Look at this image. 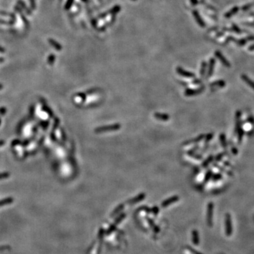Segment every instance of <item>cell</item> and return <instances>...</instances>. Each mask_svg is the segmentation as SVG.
Returning a JSON list of instances; mask_svg holds the SVG:
<instances>
[{
    "instance_id": "cell-1",
    "label": "cell",
    "mask_w": 254,
    "mask_h": 254,
    "mask_svg": "<svg viewBox=\"0 0 254 254\" xmlns=\"http://www.w3.org/2000/svg\"><path fill=\"white\" fill-rule=\"evenodd\" d=\"M121 128V124H115L112 125L108 126H103V127H98L95 129V132L97 133H105V132H110V131H115L120 129Z\"/></svg>"
},
{
    "instance_id": "cell-2",
    "label": "cell",
    "mask_w": 254,
    "mask_h": 254,
    "mask_svg": "<svg viewBox=\"0 0 254 254\" xmlns=\"http://www.w3.org/2000/svg\"><path fill=\"white\" fill-rule=\"evenodd\" d=\"M205 88V87L203 86H201V87L198 88H196V89H190V88L186 89V90H185V92H184V95H185L186 96H188V97L199 95V94L202 93L204 91Z\"/></svg>"
},
{
    "instance_id": "cell-3",
    "label": "cell",
    "mask_w": 254,
    "mask_h": 254,
    "mask_svg": "<svg viewBox=\"0 0 254 254\" xmlns=\"http://www.w3.org/2000/svg\"><path fill=\"white\" fill-rule=\"evenodd\" d=\"M215 57H216L218 58V59H219L220 61H221V63L224 66V67H228V68L231 67V64H230V63H229V61L227 59H226L225 57H224V55L222 54L221 52H220L219 50L215 51Z\"/></svg>"
},
{
    "instance_id": "cell-4",
    "label": "cell",
    "mask_w": 254,
    "mask_h": 254,
    "mask_svg": "<svg viewBox=\"0 0 254 254\" xmlns=\"http://www.w3.org/2000/svg\"><path fill=\"white\" fill-rule=\"evenodd\" d=\"M177 72L179 75L180 76H183V77H185V78H195V75L193 73L190 71H188L184 70V69H182L181 67H178L177 68Z\"/></svg>"
},
{
    "instance_id": "cell-5",
    "label": "cell",
    "mask_w": 254,
    "mask_h": 254,
    "mask_svg": "<svg viewBox=\"0 0 254 254\" xmlns=\"http://www.w3.org/2000/svg\"><path fill=\"white\" fill-rule=\"evenodd\" d=\"M212 212H213V204L212 202H210L208 205L207 209V222L208 224L210 227H212Z\"/></svg>"
},
{
    "instance_id": "cell-6",
    "label": "cell",
    "mask_w": 254,
    "mask_h": 254,
    "mask_svg": "<svg viewBox=\"0 0 254 254\" xmlns=\"http://www.w3.org/2000/svg\"><path fill=\"white\" fill-rule=\"evenodd\" d=\"M225 224H226V234L227 236H230L232 233V220H231L230 215L229 213L225 215Z\"/></svg>"
},
{
    "instance_id": "cell-7",
    "label": "cell",
    "mask_w": 254,
    "mask_h": 254,
    "mask_svg": "<svg viewBox=\"0 0 254 254\" xmlns=\"http://www.w3.org/2000/svg\"><path fill=\"white\" fill-rule=\"evenodd\" d=\"M179 196H177V195H174V196L170 197V198H167V199H166L165 201H163V202L162 203L161 206L162 208H166V207H167V206L172 205V203L177 202V201H179Z\"/></svg>"
},
{
    "instance_id": "cell-8",
    "label": "cell",
    "mask_w": 254,
    "mask_h": 254,
    "mask_svg": "<svg viewBox=\"0 0 254 254\" xmlns=\"http://www.w3.org/2000/svg\"><path fill=\"white\" fill-rule=\"evenodd\" d=\"M145 198H146V194H145L144 193H140V194H138V195H136V196L134 197L133 198H132V199L129 200V201H128V203H129V204L131 205L135 204V203L144 201Z\"/></svg>"
},
{
    "instance_id": "cell-9",
    "label": "cell",
    "mask_w": 254,
    "mask_h": 254,
    "mask_svg": "<svg viewBox=\"0 0 254 254\" xmlns=\"http://www.w3.org/2000/svg\"><path fill=\"white\" fill-rule=\"evenodd\" d=\"M192 13H193V16H194V18H195V21H196L197 24L201 26V27H202V28L205 27V24L204 21H203V20L202 19V18H201V16H200L199 13H198L196 10H193V12H192Z\"/></svg>"
},
{
    "instance_id": "cell-10",
    "label": "cell",
    "mask_w": 254,
    "mask_h": 254,
    "mask_svg": "<svg viewBox=\"0 0 254 254\" xmlns=\"http://www.w3.org/2000/svg\"><path fill=\"white\" fill-rule=\"evenodd\" d=\"M215 66V59L214 58H211L209 61V65H208V73H207V78H209L212 75L214 71V68Z\"/></svg>"
},
{
    "instance_id": "cell-11",
    "label": "cell",
    "mask_w": 254,
    "mask_h": 254,
    "mask_svg": "<svg viewBox=\"0 0 254 254\" xmlns=\"http://www.w3.org/2000/svg\"><path fill=\"white\" fill-rule=\"evenodd\" d=\"M154 117H155V118L156 119L162 121H167L169 119V116L168 115H167V114L160 113V112H155V113L154 114Z\"/></svg>"
},
{
    "instance_id": "cell-12",
    "label": "cell",
    "mask_w": 254,
    "mask_h": 254,
    "mask_svg": "<svg viewBox=\"0 0 254 254\" xmlns=\"http://www.w3.org/2000/svg\"><path fill=\"white\" fill-rule=\"evenodd\" d=\"M205 134H201V135H198V136H197L196 138H193V139H191V140H189V141H186V142H184V145H189V144H197V143L200 142V141H202V140H203V138H205Z\"/></svg>"
},
{
    "instance_id": "cell-13",
    "label": "cell",
    "mask_w": 254,
    "mask_h": 254,
    "mask_svg": "<svg viewBox=\"0 0 254 254\" xmlns=\"http://www.w3.org/2000/svg\"><path fill=\"white\" fill-rule=\"evenodd\" d=\"M210 86L212 89H213L214 88H223L225 86V81H224L223 80H219V81H214V82L210 84Z\"/></svg>"
},
{
    "instance_id": "cell-14",
    "label": "cell",
    "mask_w": 254,
    "mask_h": 254,
    "mask_svg": "<svg viewBox=\"0 0 254 254\" xmlns=\"http://www.w3.org/2000/svg\"><path fill=\"white\" fill-rule=\"evenodd\" d=\"M241 79H242L243 81H244V82H245L246 84L249 86V87L251 88L254 90V81H252V80L249 77H248L245 74L241 75Z\"/></svg>"
},
{
    "instance_id": "cell-15",
    "label": "cell",
    "mask_w": 254,
    "mask_h": 254,
    "mask_svg": "<svg viewBox=\"0 0 254 254\" xmlns=\"http://www.w3.org/2000/svg\"><path fill=\"white\" fill-rule=\"evenodd\" d=\"M239 8L238 7H233V8H232V9H230L228 12H227V13L224 14V16H225V18H229L230 17H232L234 14H236L237 12L239 11Z\"/></svg>"
},
{
    "instance_id": "cell-16",
    "label": "cell",
    "mask_w": 254,
    "mask_h": 254,
    "mask_svg": "<svg viewBox=\"0 0 254 254\" xmlns=\"http://www.w3.org/2000/svg\"><path fill=\"white\" fill-rule=\"evenodd\" d=\"M192 240L195 245H198L199 244V236H198V232L196 230H193L192 232Z\"/></svg>"
},
{
    "instance_id": "cell-17",
    "label": "cell",
    "mask_w": 254,
    "mask_h": 254,
    "mask_svg": "<svg viewBox=\"0 0 254 254\" xmlns=\"http://www.w3.org/2000/svg\"><path fill=\"white\" fill-rule=\"evenodd\" d=\"M124 204L119 205L115 209V210H114V211L112 212V214H111V216H112H112H115V215H117V214L119 213V212H121V210H123V209H124Z\"/></svg>"
},
{
    "instance_id": "cell-18",
    "label": "cell",
    "mask_w": 254,
    "mask_h": 254,
    "mask_svg": "<svg viewBox=\"0 0 254 254\" xmlns=\"http://www.w3.org/2000/svg\"><path fill=\"white\" fill-rule=\"evenodd\" d=\"M48 40H49V42H50V44H51V45L53 46V47H55V49H57V50H61V48H62V47H61V46L60 45L59 43H58L57 42V41H55V40L51 39V38H50V39H49Z\"/></svg>"
},
{
    "instance_id": "cell-19",
    "label": "cell",
    "mask_w": 254,
    "mask_h": 254,
    "mask_svg": "<svg viewBox=\"0 0 254 254\" xmlns=\"http://www.w3.org/2000/svg\"><path fill=\"white\" fill-rule=\"evenodd\" d=\"M213 160H214V157L212 156V155H210V156L208 157L207 159L203 161V162L202 163V167H208V166L209 165V164H210V163L212 162Z\"/></svg>"
},
{
    "instance_id": "cell-20",
    "label": "cell",
    "mask_w": 254,
    "mask_h": 254,
    "mask_svg": "<svg viewBox=\"0 0 254 254\" xmlns=\"http://www.w3.org/2000/svg\"><path fill=\"white\" fill-rule=\"evenodd\" d=\"M220 140L222 147L224 148H227V140H226V136L224 133H221V134L220 135Z\"/></svg>"
},
{
    "instance_id": "cell-21",
    "label": "cell",
    "mask_w": 254,
    "mask_h": 254,
    "mask_svg": "<svg viewBox=\"0 0 254 254\" xmlns=\"http://www.w3.org/2000/svg\"><path fill=\"white\" fill-rule=\"evenodd\" d=\"M206 69H207V64H206L205 61H203L201 64V71H200V73H201V76L203 77L205 76V73Z\"/></svg>"
},
{
    "instance_id": "cell-22",
    "label": "cell",
    "mask_w": 254,
    "mask_h": 254,
    "mask_svg": "<svg viewBox=\"0 0 254 254\" xmlns=\"http://www.w3.org/2000/svg\"><path fill=\"white\" fill-rule=\"evenodd\" d=\"M120 10H121V7H120L119 5H117L109 11V13L112 15H115L116 13H117L118 12H119Z\"/></svg>"
},
{
    "instance_id": "cell-23",
    "label": "cell",
    "mask_w": 254,
    "mask_h": 254,
    "mask_svg": "<svg viewBox=\"0 0 254 254\" xmlns=\"http://www.w3.org/2000/svg\"><path fill=\"white\" fill-rule=\"evenodd\" d=\"M236 132H237V134H238V136H237V138H238V142H239V144H241V141H242L243 136H244V129H243L242 128H241V129H239Z\"/></svg>"
},
{
    "instance_id": "cell-24",
    "label": "cell",
    "mask_w": 254,
    "mask_h": 254,
    "mask_svg": "<svg viewBox=\"0 0 254 254\" xmlns=\"http://www.w3.org/2000/svg\"><path fill=\"white\" fill-rule=\"evenodd\" d=\"M212 174H213V173H212V170H208V171L207 173H206V174H205V176L204 181H203V184H206V183H207L208 181L209 180H210V179H211Z\"/></svg>"
},
{
    "instance_id": "cell-25",
    "label": "cell",
    "mask_w": 254,
    "mask_h": 254,
    "mask_svg": "<svg viewBox=\"0 0 254 254\" xmlns=\"http://www.w3.org/2000/svg\"><path fill=\"white\" fill-rule=\"evenodd\" d=\"M125 217H126V213H122L121 215H119L118 218H117L116 220H115V225H117V224H119V223L121 222V220L124 219V218H125Z\"/></svg>"
},
{
    "instance_id": "cell-26",
    "label": "cell",
    "mask_w": 254,
    "mask_h": 254,
    "mask_svg": "<svg viewBox=\"0 0 254 254\" xmlns=\"http://www.w3.org/2000/svg\"><path fill=\"white\" fill-rule=\"evenodd\" d=\"M211 179L213 181H217L222 179V176L221 174H212Z\"/></svg>"
},
{
    "instance_id": "cell-27",
    "label": "cell",
    "mask_w": 254,
    "mask_h": 254,
    "mask_svg": "<svg viewBox=\"0 0 254 254\" xmlns=\"http://www.w3.org/2000/svg\"><path fill=\"white\" fill-rule=\"evenodd\" d=\"M189 156L192 157V158H193L195 160H201V159H203L202 155H200V154L195 153V152H194V153L191 154V155H189Z\"/></svg>"
},
{
    "instance_id": "cell-28",
    "label": "cell",
    "mask_w": 254,
    "mask_h": 254,
    "mask_svg": "<svg viewBox=\"0 0 254 254\" xmlns=\"http://www.w3.org/2000/svg\"><path fill=\"white\" fill-rule=\"evenodd\" d=\"M224 155H225V153H224V152H223V153H220V154H218V155H217L216 157L214 158V159H215V161L216 162H220V160H222V158L224 157Z\"/></svg>"
},
{
    "instance_id": "cell-29",
    "label": "cell",
    "mask_w": 254,
    "mask_h": 254,
    "mask_svg": "<svg viewBox=\"0 0 254 254\" xmlns=\"http://www.w3.org/2000/svg\"><path fill=\"white\" fill-rule=\"evenodd\" d=\"M18 4H19L20 5L23 7V8L25 9V10L26 11V12H27V13H28V14H31V12H30V11L26 7L25 4H24V2H22V1H18Z\"/></svg>"
},
{
    "instance_id": "cell-30",
    "label": "cell",
    "mask_w": 254,
    "mask_h": 254,
    "mask_svg": "<svg viewBox=\"0 0 254 254\" xmlns=\"http://www.w3.org/2000/svg\"><path fill=\"white\" fill-rule=\"evenodd\" d=\"M212 137H213V134H212V133H209V134H208L207 135H205V138L206 144H207V143H208L209 141L212 139Z\"/></svg>"
},
{
    "instance_id": "cell-31",
    "label": "cell",
    "mask_w": 254,
    "mask_h": 254,
    "mask_svg": "<svg viewBox=\"0 0 254 254\" xmlns=\"http://www.w3.org/2000/svg\"><path fill=\"white\" fill-rule=\"evenodd\" d=\"M246 42H247L246 39H241L237 41V43H238L239 46H244L246 43Z\"/></svg>"
},
{
    "instance_id": "cell-32",
    "label": "cell",
    "mask_w": 254,
    "mask_h": 254,
    "mask_svg": "<svg viewBox=\"0 0 254 254\" xmlns=\"http://www.w3.org/2000/svg\"><path fill=\"white\" fill-rule=\"evenodd\" d=\"M16 10H18V13H20V15H21V18H22V19L24 20V22H25V24H27V21H26V18H24V14H22V12H21V9H20L19 8H18V7H16Z\"/></svg>"
},
{
    "instance_id": "cell-33",
    "label": "cell",
    "mask_w": 254,
    "mask_h": 254,
    "mask_svg": "<svg viewBox=\"0 0 254 254\" xmlns=\"http://www.w3.org/2000/svg\"><path fill=\"white\" fill-rule=\"evenodd\" d=\"M73 0H68L67 4H66V6H65V9H68L70 8L71 6L73 4Z\"/></svg>"
},
{
    "instance_id": "cell-34",
    "label": "cell",
    "mask_w": 254,
    "mask_h": 254,
    "mask_svg": "<svg viewBox=\"0 0 254 254\" xmlns=\"http://www.w3.org/2000/svg\"><path fill=\"white\" fill-rule=\"evenodd\" d=\"M115 228H116V225H115V224H114L113 225L111 226V227H110V228H109L108 230H107V234H110V233H112V232H113L114 230H115Z\"/></svg>"
},
{
    "instance_id": "cell-35",
    "label": "cell",
    "mask_w": 254,
    "mask_h": 254,
    "mask_svg": "<svg viewBox=\"0 0 254 254\" xmlns=\"http://www.w3.org/2000/svg\"><path fill=\"white\" fill-rule=\"evenodd\" d=\"M152 212H153V214L155 215H157L158 213H159V208H158L157 206H155L152 208Z\"/></svg>"
},
{
    "instance_id": "cell-36",
    "label": "cell",
    "mask_w": 254,
    "mask_h": 254,
    "mask_svg": "<svg viewBox=\"0 0 254 254\" xmlns=\"http://www.w3.org/2000/svg\"><path fill=\"white\" fill-rule=\"evenodd\" d=\"M188 249H189V250L191 252V253L193 254H201V253H199V252L196 251L194 250V249H192V248H191L190 246H188Z\"/></svg>"
},
{
    "instance_id": "cell-37",
    "label": "cell",
    "mask_w": 254,
    "mask_h": 254,
    "mask_svg": "<svg viewBox=\"0 0 254 254\" xmlns=\"http://www.w3.org/2000/svg\"><path fill=\"white\" fill-rule=\"evenodd\" d=\"M233 30H234V31H236V33H240L241 32V30H240L238 26H236V25H234H234H233Z\"/></svg>"
},
{
    "instance_id": "cell-38",
    "label": "cell",
    "mask_w": 254,
    "mask_h": 254,
    "mask_svg": "<svg viewBox=\"0 0 254 254\" xmlns=\"http://www.w3.org/2000/svg\"><path fill=\"white\" fill-rule=\"evenodd\" d=\"M232 152L234 155H236L238 154V150H237V148H236L234 146H232Z\"/></svg>"
},
{
    "instance_id": "cell-39",
    "label": "cell",
    "mask_w": 254,
    "mask_h": 254,
    "mask_svg": "<svg viewBox=\"0 0 254 254\" xmlns=\"http://www.w3.org/2000/svg\"><path fill=\"white\" fill-rule=\"evenodd\" d=\"M193 84L194 85H200L202 84V81H201L200 79H195L194 81H193Z\"/></svg>"
},
{
    "instance_id": "cell-40",
    "label": "cell",
    "mask_w": 254,
    "mask_h": 254,
    "mask_svg": "<svg viewBox=\"0 0 254 254\" xmlns=\"http://www.w3.org/2000/svg\"><path fill=\"white\" fill-rule=\"evenodd\" d=\"M54 59H55V56H54V55H50V57H49V63H50V64H52Z\"/></svg>"
},
{
    "instance_id": "cell-41",
    "label": "cell",
    "mask_w": 254,
    "mask_h": 254,
    "mask_svg": "<svg viewBox=\"0 0 254 254\" xmlns=\"http://www.w3.org/2000/svg\"><path fill=\"white\" fill-rule=\"evenodd\" d=\"M190 1H191V3L192 4V5H196V4H198V0H190Z\"/></svg>"
},
{
    "instance_id": "cell-42",
    "label": "cell",
    "mask_w": 254,
    "mask_h": 254,
    "mask_svg": "<svg viewBox=\"0 0 254 254\" xmlns=\"http://www.w3.org/2000/svg\"><path fill=\"white\" fill-rule=\"evenodd\" d=\"M246 40H249V41H253V40H254V36H249V37H248L247 38H246Z\"/></svg>"
},
{
    "instance_id": "cell-43",
    "label": "cell",
    "mask_w": 254,
    "mask_h": 254,
    "mask_svg": "<svg viewBox=\"0 0 254 254\" xmlns=\"http://www.w3.org/2000/svg\"><path fill=\"white\" fill-rule=\"evenodd\" d=\"M249 50H250V51H253L254 50V44H252V45H251L250 47H249Z\"/></svg>"
},
{
    "instance_id": "cell-44",
    "label": "cell",
    "mask_w": 254,
    "mask_h": 254,
    "mask_svg": "<svg viewBox=\"0 0 254 254\" xmlns=\"http://www.w3.org/2000/svg\"><path fill=\"white\" fill-rule=\"evenodd\" d=\"M0 23H1V24H9V25H10V24H12V22L11 23H10V22H4V21H1V20H0Z\"/></svg>"
},
{
    "instance_id": "cell-45",
    "label": "cell",
    "mask_w": 254,
    "mask_h": 254,
    "mask_svg": "<svg viewBox=\"0 0 254 254\" xmlns=\"http://www.w3.org/2000/svg\"><path fill=\"white\" fill-rule=\"evenodd\" d=\"M30 2H31L33 8H35V1H34V0H30Z\"/></svg>"
},
{
    "instance_id": "cell-46",
    "label": "cell",
    "mask_w": 254,
    "mask_h": 254,
    "mask_svg": "<svg viewBox=\"0 0 254 254\" xmlns=\"http://www.w3.org/2000/svg\"><path fill=\"white\" fill-rule=\"evenodd\" d=\"M224 164H225V165H227V166H229V167H232V165H231V164H229V163L228 162H224Z\"/></svg>"
},
{
    "instance_id": "cell-47",
    "label": "cell",
    "mask_w": 254,
    "mask_h": 254,
    "mask_svg": "<svg viewBox=\"0 0 254 254\" xmlns=\"http://www.w3.org/2000/svg\"><path fill=\"white\" fill-rule=\"evenodd\" d=\"M0 52H4V49L1 47H0Z\"/></svg>"
},
{
    "instance_id": "cell-48",
    "label": "cell",
    "mask_w": 254,
    "mask_h": 254,
    "mask_svg": "<svg viewBox=\"0 0 254 254\" xmlns=\"http://www.w3.org/2000/svg\"><path fill=\"white\" fill-rule=\"evenodd\" d=\"M4 61V59H2V58H0V61Z\"/></svg>"
},
{
    "instance_id": "cell-49",
    "label": "cell",
    "mask_w": 254,
    "mask_h": 254,
    "mask_svg": "<svg viewBox=\"0 0 254 254\" xmlns=\"http://www.w3.org/2000/svg\"><path fill=\"white\" fill-rule=\"evenodd\" d=\"M82 1H87V0H82Z\"/></svg>"
},
{
    "instance_id": "cell-50",
    "label": "cell",
    "mask_w": 254,
    "mask_h": 254,
    "mask_svg": "<svg viewBox=\"0 0 254 254\" xmlns=\"http://www.w3.org/2000/svg\"><path fill=\"white\" fill-rule=\"evenodd\" d=\"M132 1H136V0H132Z\"/></svg>"
}]
</instances>
